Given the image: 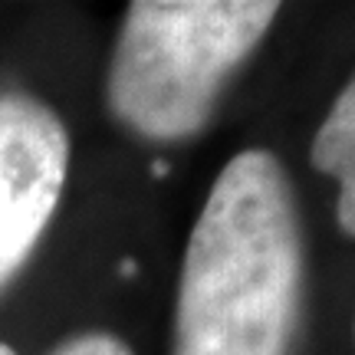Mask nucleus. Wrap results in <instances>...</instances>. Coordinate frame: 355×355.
Instances as JSON below:
<instances>
[{"mask_svg": "<svg viewBox=\"0 0 355 355\" xmlns=\"http://www.w3.org/2000/svg\"><path fill=\"white\" fill-rule=\"evenodd\" d=\"M303 306V230L286 168L247 148L220 168L191 230L175 355H290Z\"/></svg>", "mask_w": 355, "mask_h": 355, "instance_id": "f257e3e1", "label": "nucleus"}, {"mask_svg": "<svg viewBox=\"0 0 355 355\" xmlns=\"http://www.w3.org/2000/svg\"><path fill=\"white\" fill-rule=\"evenodd\" d=\"M277 13L273 0L128 3L109 66V112L141 139H191Z\"/></svg>", "mask_w": 355, "mask_h": 355, "instance_id": "f03ea898", "label": "nucleus"}, {"mask_svg": "<svg viewBox=\"0 0 355 355\" xmlns=\"http://www.w3.org/2000/svg\"><path fill=\"white\" fill-rule=\"evenodd\" d=\"M69 171V132L30 92H0V290L37 250L60 207Z\"/></svg>", "mask_w": 355, "mask_h": 355, "instance_id": "7ed1b4c3", "label": "nucleus"}, {"mask_svg": "<svg viewBox=\"0 0 355 355\" xmlns=\"http://www.w3.org/2000/svg\"><path fill=\"white\" fill-rule=\"evenodd\" d=\"M309 162L319 175L339 181L336 217H339V227L349 237H355V76L322 119L309 148Z\"/></svg>", "mask_w": 355, "mask_h": 355, "instance_id": "20e7f679", "label": "nucleus"}, {"mask_svg": "<svg viewBox=\"0 0 355 355\" xmlns=\"http://www.w3.org/2000/svg\"><path fill=\"white\" fill-rule=\"evenodd\" d=\"M53 355H135V352L112 332H79L73 339H66Z\"/></svg>", "mask_w": 355, "mask_h": 355, "instance_id": "39448f33", "label": "nucleus"}, {"mask_svg": "<svg viewBox=\"0 0 355 355\" xmlns=\"http://www.w3.org/2000/svg\"><path fill=\"white\" fill-rule=\"evenodd\" d=\"M0 355H17V352H13L10 345H3V343H0Z\"/></svg>", "mask_w": 355, "mask_h": 355, "instance_id": "423d86ee", "label": "nucleus"}]
</instances>
